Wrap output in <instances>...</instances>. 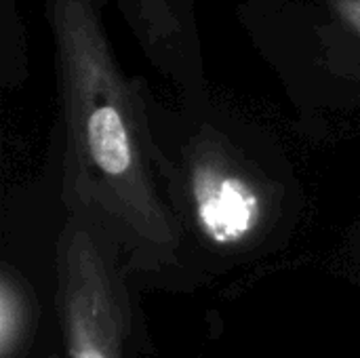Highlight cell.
I'll return each mask as SVG.
<instances>
[{
  "mask_svg": "<svg viewBox=\"0 0 360 358\" xmlns=\"http://www.w3.org/2000/svg\"><path fill=\"white\" fill-rule=\"evenodd\" d=\"M188 196L200 232L219 247H234L257 232L266 192L215 139L198 141L188 158Z\"/></svg>",
  "mask_w": 360,
  "mask_h": 358,
  "instance_id": "obj_2",
  "label": "cell"
},
{
  "mask_svg": "<svg viewBox=\"0 0 360 358\" xmlns=\"http://www.w3.org/2000/svg\"><path fill=\"white\" fill-rule=\"evenodd\" d=\"M331 6L340 19L360 36V0H331Z\"/></svg>",
  "mask_w": 360,
  "mask_h": 358,
  "instance_id": "obj_5",
  "label": "cell"
},
{
  "mask_svg": "<svg viewBox=\"0 0 360 358\" xmlns=\"http://www.w3.org/2000/svg\"><path fill=\"white\" fill-rule=\"evenodd\" d=\"M19 321H21V308H19L17 289L11 285L8 276H4L0 285V350L4 358L8 357L13 344L17 342Z\"/></svg>",
  "mask_w": 360,
  "mask_h": 358,
  "instance_id": "obj_4",
  "label": "cell"
},
{
  "mask_svg": "<svg viewBox=\"0 0 360 358\" xmlns=\"http://www.w3.org/2000/svg\"><path fill=\"white\" fill-rule=\"evenodd\" d=\"M0 57H2V82L15 89L27 74V46L25 27L19 15L17 0H0Z\"/></svg>",
  "mask_w": 360,
  "mask_h": 358,
  "instance_id": "obj_3",
  "label": "cell"
},
{
  "mask_svg": "<svg viewBox=\"0 0 360 358\" xmlns=\"http://www.w3.org/2000/svg\"><path fill=\"white\" fill-rule=\"evenodd\" d=\"M74 358H108L101 350H97L95 346H84V348H80L76 354H74Z\"/></svg>",
  "mask_w": 360,
  "mask_h": 358,
  "instance_id": "obj_6",
  "label": "cell"
},
{
  "mask_svg": "<svg viewBox=\"0 0 360 358\" xmlns=\"http://www.w3.org/2000/svg\"><path fill=\"white\" fill-rule=\"evenodd\" d=\"M44 4L65 127V200L135 238L171 241L173 219L154 175L143 106L114 57L95 0Z\"/></svg>",
  "mask_w": 360,
  "mask_h": 358,
  "instance_id": "obj_1",
  "label": "cell"
}]
</instances>
